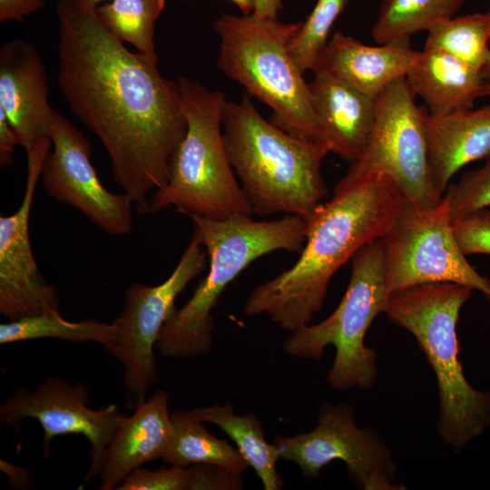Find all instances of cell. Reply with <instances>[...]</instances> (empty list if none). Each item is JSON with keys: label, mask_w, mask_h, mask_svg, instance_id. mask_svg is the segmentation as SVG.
<instances>
[{"label": "cell", "mask_w": 490, "mask_h": 490, "mask_svg": "<svg viewBox=\"0 0 490 490\" xmlns=\"http://www.w3.org/2000/svg\"><path fill=\"white\" fill-rule=\"evenodd\" d=\"M450 192L452 221L483 208L490 207V154L479 169L464 173Z\"/></svg>", "instance_id": "f546056e"}, {"label": "cell", "mask_w": 490, "mask_h": 490, "mask_svg": "<svg viewBox=\"0 0 490 490\" xmlns=\"http://www.w3.org/2000/svg\"><path fill=\"white\" fill-rule=\"evenodd\" d=\"M381 240L389 295L417 285L453 282L479 290L490 301V280L470 265L455 238L448 190L428 209L405 201Z\"/></svg>", "instance_id": "9c48e42d"}, {"label": "cell", "mask_w": 490, "mask_h": 490, "mask_svg": "<svg viewBox=\"0 0 490 490\" xmlns=\"http://www.w3.org/2000/svg\"><path fill=\"white\" fill-rule=\"evenodd\" d=\"M404 203L388 175L346 173L332 198L306 220V242L297 262L259 284L247 299L244 313L266 314L289 333L308 325L321 309L335 273L360 249L387 233Z\"/></svg>", "instance_id": "7a4b0ae2"}, {"label": "cell", "mask_w": 490, "mask_h": 490, "mask_svg": "<svg viewBox=\"0 0 490 490\" xmlns=\"http://www.w3.org/2000/svg\"><path fill=\"white\" fill-rule=\"evenodd\" d=\"M169 395L159 389L125 416L113 437L90 463L84 482L98 476L100 490H115L143 464L162 458L172 435Z\"/></svg>", "instance_id": "e0dca14e"}, {"label": "cell", "mask_w": 490, "mask_h": 490, "mask_svg": "<svg viewBox=\"0 0 490 490\" xmlns=\"http://www.w3.org/2000/svg\"><path fill=\"white\" fill-rule=\"evenodd\" d=\"M351 276L335 311L316 325H306L285 339L283 350L296 358L319 360L325 348L336 349L328 382L335 389H368L377 377L376 352L364 339L375 318L384 313L386 288L382 240L360 249L351 259Z\"/></svg>", "instance_id": "ba28073f"}, {"label": "cell", "mask_w": 490, "mask_h": 490, "mask_svg": "<svg viewBox=\"0 0 490 490\" xmlns=\"http://www.w3.org/2000/svg\"><path fill=\"white\" fill-rule=\"evenodd\" d=\"M165 5V0H112L96 6V11L121 42L132 44L141 54L158 57L153 35Z\"/></svg>", "instance_id": "4316f807"}, {"label": "cell", "mask_w": 490, "mask_h": 490, "mask_svg": "<svg viewBox=\"0 0 490 490\" xmlns=\"http://www.w3.org/2000/svg\"><path fill=\"white\" fill-rule=\"evenodd\" d=\"M239 6L243 15H251L254 11L255 0H230Z\"/></svg>", "instance_id": "e575fe53"}, {"label": "cell", "mask_w": 490, "mask_h": 490, "mask_svg": "<svg viewBox=\"0 0 490 490\" xmlns=\"http://www.w3.org/2000/svg\"><path fill=\"white\" fill-rule=\"evenodd\" d=\"M348 0H318L309 15L289 42V53L304 74L316 71L324 60L330 30Z\"/></svg>", "instance_id": "83f0119b"}, {"label": "cell", "mask_w": 490, "mask_h": 490, "mask_svg": "<svg viewBox=\"0 0 490 490\" xmlns=\"http://www.w3.org/2000/svg\"><path fill=\"white\" fill-rule=\"evenodd\" d=\"M207 258L194 230L177 266L163 282L155 286L135 282L125 289L124 306L113 321L117 339L105 349L123 367L129 408L134 409L143 402L149 388L158 383L156 341L163 325L176 310V298L203 271Z\"/></svg>", "instance_id": "8fae6325"}, {"label": "cell", "mask_w": 490, "mask_h": 490, "mask_svg": "<svg viewBox=\"0 0 490 490\" xmlns=\"http://www.w3.org/2000/svg\"><path fill=\"white\" fill-rule=\"evenodd\" d=\"M55 11L59 90L103 143L115 183L144 213L186 134L178 83L162 75L158 57L128 50L87 0H59Z\"/></svg>", "instance_id": "6da1fadb"}, {"label": "cell", "mask_w": 490, "mask_h": 490, "mask_svg": "<svg viewBox=\"0 0 490 490\" xmlns=\"http://www.w3.org/2000/svg\"><path fill=\"white\" fill-rule=\"evenodd\" d=\"M482 73L485 75L486 79L490 81V57L485 65V67L482 69Z\"/></svg>", "instance_id": "d590c367"}, {"label": "cell", "mask_w": 490, "mask_h": 490, "mask_svg": "<svg viewBox=\"0 0 490 490\" xmlns=\"http://www.w3.org/2000/svg\"><path fill=\"white\" fill-rule=\"evenodd\" d=\"M16 145H19L18 138L6 115L0 109V165L2 168L12 163Z\"/></svg>", "instance_id": "d6a6232c"}, {"label": "cell", "mask_w": 490, "mask_h": 490, "mask_svg": "<svg viewBox=\"0 0 490 490\" xmlns=\"http://www.w3.org/2000/svg\"><path fill=\"white\" fill-rule=\"evenodd\" d=\"M90 403L91 396L84 384L49 376L33 390L22 387L10 394L0 406V421L20 431L24 418L37 420L44 430L45 458L54 438L83 436L91 446L93 462L110 443L126 415L114 404L93 409L88 407Z\"/></svg>", "instance_id": "5bb4252c"}, {"label": "cell", "mask_w": 490, "mask_h": 490, "mask_svg": "<svg viewBox=\"0 0 490 490\" xmlns=\"http://www.w3.org/2000/svg\"><path fill=\"white\" fill-rule=\"evenodd\" d=\"M44 5V0H0V23L8 20L24 21L25 16Z\"/></svg>", "instance_id": "1f68e13d"}, {"label": "cell", "mask_w": 490, "mask_h": 490, "mask_svg": "<svg viewBox=\"0 0 490 490\" xmlns=\"http://www.w3.org/2000/svg\"><path fill=\"white\" fill-rule=\"evenodd\" d=\"M273 443L279 458L295 463L307 479L318 478L324 466L341 460L356 485L364 490L406 488L394 483L397 468L391 450L376 431L357 426L353 408L347 404L324 402L312 431L278 436Z\"/></svg>", "instance_id": "7c38bea8"}, {"label": "cell", "mask_w": 490, "mask_h": 490, "mask_svg": "<svg viewBox=\"0 0 490 490\" xmlns=\"http://www.w3.org/2000/svg\"><path fill=\"white\" fill-rule=\"evenodd\" d=\"M201 422L216 425L236 444L237 449L260 479L265 490H279L283 479L276 464L279 459V449L265 439L264 429L255 414L237 415L230 402L222 405L199 407L190 410Z\"/></svg>", "instance_id": "7402d4cb"}, {"label": "cell", "mask_w": 490, "mask_h": 490, "mask_svg": "<svg viewBox=\"0 0 490 490\" xmlns=\"http://www.w3.org/2000/svg\"><path fill=\"white\" fill-rule=\"evenodd\" d=\"M51 145L45 141L26 152L22 202L15 212L0 217V313L10 321L59 310L57 290L42 276L29 236L34 196Z\"/></svg>", "instance_id": "9a60e30c"}, {"label": "cell", "mask_w": 490, "mask_h": 490, "mask_svg": "<svg viewBox=\"0 0 490 490\" xmlns=\"http://www.w3.org/2000/svg\"><path fill=\"white\" fill-rule=\"evenodd\" d=\"M426 46L444 51L482 71L490 57V9L435 23Z\"/></svg>", "instance_id": "484cf974"}, {"label": "cell", "mask_w": 490, "mask_h": 490, "mask_svg": "<svg viewBox=\"0 0 490 490\" xmlns=\"http://www.w3.org/2000/svg\"><path fill=\"white\" fill-rule=\"evenodd\" d=\"M173 430L162 460L171 466L213 465L243 475L249 467L238 449L211 435L191 411L171 414Z\"/></svg>", "instance_id": "603a6c76"}, {"label": "cell", "mask_w": 490, "mask_h": 490, "mask_svg": "<svg viewBox=\"0 0 490 490\" xmlns=\"http://www.w3.org/2000/svg\"><path fill=\"white\" fill-rule=\"evenodd\" d=\"M177 83L187 131L173 156L166 185L152 195L144 213L174 207L190 217L212 220L252 215L225 147L224 93L186 77Z\"/></svg>", "instance_id": "8992f818"}, {"label": "cell", "mask_w": 490, "mask_h": 490, "mask_svg": "<svg viewBox=\"0 0 490 490\" xmlns=\"http://www.w3.org/2000/svg\"><path fill=\"white\" fill-rule=\"evenodd\" d=\"M406 79L432 115L472 109L475 99L490 95V81L481 70L426 45L418 52Z\"/></svg>", "instance_id": "44dd1931"}, {"label": "cell", "mask_w": 490, "mask_h": 490, "mask_svg": "<svg viewBox=\"0 0 490 490\" xmlns=\"http://www.w3.org/2000/svg\"><path fill=\"white\" fill-rule=\"evenodd\" d=\"M466 0H381L372 28L379 44L406 40L455 16Z\"/></svg>", "instance_id": "d4e9b609"}, {"label": "cell", "mask_w": 490, "mask_h": 490, "mask_svg": "<svg viewBox=\"0 0 490 490\" xmlns=\"http://www.w3.org/2000/svg\"><path fill=\"white\" fill-rule=\"evenodd\" d=\"M417 54L409 39L370 46L337 31L320 67L376 99L391 83L407 74Z\"/></svg>", "instance_id": "ffe728a7"}, {"label": "cell", "mask_w": 490, "mask_h": 490, "mask_svg": "<svg viewBox=\"0 0 490 490\" xmlns=\"http://www.w3.org/2000/svg\"><path fill=\"white\" fill-rule=\"evenodd\" d=\"M300 25L252 14L222 15L213 24L220 39L217 66L272 110L274 125L327 148L309 83L288 50Z\"/></svg>", "instance_id": "52a82bcc"}, {"label": "cell", "mask_w": 490, "mask_h": 490, "mask_svg": "<svg viewBox=\"0 0 490 490\" xmlns=\"http://www.w3.org/2000/svg\"><path fill=\"white\" fill-rule=\"evenodd\" d=\"M424 113L425 106L416 103L406 76L391 83L376 98L368 144L347 173L383 172L396 181L410 205L417 209L437 205L444 195L431 176Z\"/></svg>", "instance_id": "30bf717a"}, {"label": "cell", "mask_w": 490, "mask_h": 490, "mask_svg": "<svg viewBox=\"0 0 490 490\" xmlns=\"http://www.w3.org/2000/svg\"><path fill=\"white\" fill-rule=\"evenodd\" d=\"M473 289L453 282L417 285L391 294L385 314L409 331L436 377L441 440L462 448L490 427V392L474 388L459 360L456 327Z\"/></svg>", "instance_id": "5b68a950"}, {"label": "cell", "mask_w": 490, "mask_h": 490, "mask_svg": "<svg viewBox=\"0 0 490 490\" xmlns=\"http://www.w3.org/2000/svg\"><path fill=\"white\" fill-rule=\"evenodd\" d=\"M199 465L172 466L150 470L142 466L131 473L117 490H201Z\"/></svg>", "instance_id": "f1b7e54d"}, {"label": "cell", "mask_w": 490, "mask_h": 490, "mask_svg": "<svg viewBox=\"0 0 490 490\" xmlns=\"http://www.w3.org/2000/svg\"><path fill=\"white\" fill-rule=\"evenodd\" d=\"M49 80L36 47L23 39L0 46V109L25 152L51 139L54 110Z\"/></svg>", "instance_id": "2e32d148"}, {"label": "cell", "mask_w": 490, "mask_h": 490, "mask_svg": "<svg viewBox=\"0 0 490 490\" xmlns=\"http://www.w3.org/2000/svg\"><path fill=\"white\" fill-rule=\"evenodd\" d=\"M251 215L224 220L191 216L206 250L209 272L191 299L163 325L155 344L162 356L192 358L207 355L213 341L211 311L227 286L251 262L276 250L300 253L306 242L305 219L286 214L271 220Z\"/></svg>", "instance_id": "277c9868"}, {"label": "cell", "mask_w": 490, "mask_h": 490, "mask_svg": "<svg viewBox=\"0 0 490 490\" xmlns=\"http://www.w3.org/2000/svg\"><path fill=\"white\" fill-rule=\"evenodd\" d=\"M309 83L312 103L329 152L353 163L368 144L376 99L366 95L324 67Z\"/></svg>", "instance_id": "ac0fdd59"}, {"label": "cell", "mask_w": 490, "mask_h": 490, "mask_svg": "<svg viewBox=\"0 0 490 490\" xmlns=\"http://www.w3.org/2000/svg\"><path fill=\"white\" fill-rule=\"evenodd\" d=\"M455 238L467 256L490 255V209L474 211L452 221Z\"/></svg>", "instance_id": "4dcf8cb0"}, {"label": "cell", "mask_w": 490, "mask_h": 490, "mask_svg": "<svg viewBox=\"0 0 490 490\" xmlns=\"http://www.w3.org/2000/svg\"><path fill=\"white\" fill-rule=\"evenodd\" d=\"M89 3H91L92 5H95V6H98L100 5H102L103 3H106V2H109V1H112V0H87Z\"/></svg>", "instance_id": "8d00e7d4"}, {"label": "cell", "mask_w": 490, "mask_h": 490, "mask_svg": "<svg viewBox=\"0 0 490 490\" xmlns=\"http://www.w3.org/2000/svg\"><path fill=\"white\" fill-rule=\"evenodd\" d=\"M49 152L41 172L45 192L57 202L81 211L103 231L124 236L132 229L133 201L101 182L92 163V145L64 115L54 113Z\"/></svg>", "instance_id": "4fadbf2b"}, {"label": "cell", "mask_w": 490, "mask_h": 490, "mask_svg": "<svg viewBox=\"0 0 490 490\" xmlns=\"http://www.w3.org/2000/svg\"><path fill=\"white\" fill-rule=\"evenodd\" d=\"M282 7L281 0H255L252 15L261 18L277 19L278 13Z\"/></svg>", "instance_id": "836d02e7"}, {"label": "cell", "mask_w": 490, "mask_h": 490, "mask_svg": "<svg viewBox=\"0 0 490 490\" xmlns=\"http://www.w3.org/2000/svg\"><path fill=\"white\" fill-rule=\"evenodd\" d=\"M45 338L75 343L94 342L106 348L116 341L117 329L113 322L108 324L95 318L70 321L59 310L0 325L1 345Z\"/></svg>", "instance_id": "cb8c5ba5"}, {"label": "cell", "mask_w": 490, "mask_h": 490, "mask_svg": "<svg viewBox=\"0 0 490 490\" xmlns=\"http://www.w3.org/2000/svg\"><path fill=\"white\" fill-rule=\"evenodd\" d=\"M222 133L230 165L253 214L307 220L328 189L321 174L328 149L291 135L256 110L248 95L226 102Z\"/></svg>", "instance_id": "3957f363"}, {"label": "cell", "mask_w": 490, "mask_h": 490, "mask_svg": "<svg viewBox=\"0 0 490 490\" xmlns=\"http://www.w3.org/2000/svg\"><path fill=\"white\" fill-rule=\"evenodd\" d=\"M424 119L432 180L444 195L461 168L490 154V103L443 115L425 106Z\"/></svg>", "instance_id": "d6986e66"}]
</instances>
